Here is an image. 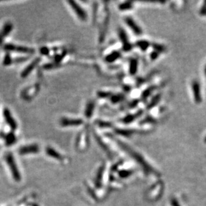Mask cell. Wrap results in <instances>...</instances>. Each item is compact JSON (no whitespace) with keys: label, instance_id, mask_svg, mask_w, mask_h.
I'll return each mask as SVG.
<instances>
[{"label":"cell","instance_id":"1","mask_svg":"<svg viewBox=\"0 0 206 206\" xmlns=\"http://www.w3.org/2000/svg\"><path fill=\"white\" fill-rule=\"evenodd\" d=\"M5 159L9 168L10 169L11 173H12L14 180L16 181H20L21 179V176L20 173H19V169L17 168L16 162L15 161V159L14 156H13L12 153L8 152L6 153L5 155Z\"/></svg>","mask_w":206,"mask_h":206},{"label":"cell","instance_id":"2","mask_svg":"<svg viewBox=\"0 0 206 206\" xmlns=\"http://www.w3.org/2000/svg\"><path fill=\"white\" fill-rule=\"evenodd\" d=\"M4 49L8 52H15L25 54H32L34 53V49L25 46L17 45L14 44H6L4 46Z\"/></svg>","mask_w":206,"mask_h":206},{"label":"cell","instance_id":"3","mask_svg":"<svg viewBox=\"0 0 206 206\" xmlns=\"http://www.w3.org/2000/svg\"><path fill=\"white\" fill-rule=\"evenodd\" d=\"M69 4L70 7L71 8L73 12H75L77 16L81 20L84 21H86L87 19V14L85 11L83 9L76 1H67Z\"/></svg>","mask_w":206,"mask_h":206},{"label":"cell","instance_id":"4","mask_svg":"<svg viewBox=\"0 0 206 206\" xmlns=\"http://www.w3.org/2000/svg\"><path fill=\"white\" fill-rule=\"evenodd\" d=\"M192 88L193 95H194V99L196 104H201V102H202V98H201L200 84H199L198 81H197L196 80L192 81Z\"/></svg>","mask_w":206,"mask_h":206},{"label":"cell","instance_id":"5","mask_svg":"<svg viewBox=\"0 0 206 206\" xmlns=\"http://www.w3.org/2000/svg\"><path fill=\"white\" fill-rule=\"evenodd\" d=\"M3 113L4 119L5 120L6 123H7V124L10 126V128L12 129V130L13 131L16 130L17 128V124L14 117H13L11 111L9 110L8 108H5L3 109Z\"/></svg>","mask_w":206,"mask_h":206},{"label":"cell","instance_id":"6","mask_svg":"<svg viewBox=\"0 0 206 206\" xmlns=\"http://www.w3.org/2000/svg\"><path fill=\"white\" fill-rule=\"evenodd\" d=\"M119 37L120 40L122 41V46H123V50L124 52H129L132 49V45L131 44L129 41L128 36L127 35L126 32H125L124 29H119Z\"/></svg>","mask_w":206,"mask_h":206},{"label":"cell","instance_id":"7","mask_svg":"<svg viewBox=\"0 0 206 206\" xmlns=\"http://www.w3.org/2000/svg\"><path fill=\"white\" fill-rule=\"evenodd\" d=\"M84 124L82 119H73V118H62L60 120V125L62 127L80 126Z\"/></svg>","mask_w":206,"mask_h":206},{"label":"cell","instance_id":"8","mask_svg":"<svg viewBox=\"0 0 206 206\" xmlns=\"http://www.w3.org/2000/svg\"><path fill=\"white\" fill-rule=\"evenodd\" d=\"M125 22L127 24V25L129 26V27L132 30V32L137 36H140L143 34V31L141 29V27L137 25L136 22L134 21V19L131 18V17H127L125 18Z\"/></svg>","mask_w":206,"mask_h":206},{"label":"cell","instance_id":"9","mask_svg":"<svg viewBox=\"0 0 206 206\" xmlns=\"http://www.w3.org/2000/svg\"><path fill=\"white\" fill-rule=\"evenodd\" d=\"M40 61L41 60L39 58H36L34 60H33L32 62H31L30 64L23 70L22 72H21V78H27L28 76H30V74L34 71V69L36 68L37 66H38V65L39 64V63L40 62Z\"/></svg>","mask_w":206,"mask_h":206},{"label":"cell","instance_id":"10","mask_svg":"<svg viewBox=\"0 0 206 206\" xmlns=\"http://www.w3.org/2000/svg\"><path fill=\"white\" fill-rule=\"evenodd\" d=\"M40 151L39 147L37 144H32V145H28L21 147L19 148V154L25 155L29 154V153H39Z\"/></svg>","mask_w":206,"mask_h":206},{"label":"cell","instance_id":"11","mask_svg":"<svg viewBox=\"0 0 206 206\" xmlns=\"http://www.w3.org/2000/svg\"><path fill=\"white\" fill-rule=\"evenodd\" d=\"M13 24L10 22L6 23L5 25H3V28H2L1 32H0V45L3 42V39L7 37L9 34L12 32L13 30Z\"/></svg>","mask_w":206,"mask_h":206},{"label":"cell","instance_id":"12","mask_svg":"<svg viewBox=\"0 0 206 206\" xmlns=\"http://www.w3.org/2000/svg\"><path fill=\"white\" fill-rule=\"evenodd\" d=\"M45 152L47 153V155H49V157H53L54 159H58V160H62L63 156L61 155L60 153L57 152L56 150H54V148H51V147H47L45 148Z\"/></svg>","mask_w":206,"mask_h":206},{"label":"cell","instance_id":"13","mask_svg":"<svg viewBox=\"0 0 206 206\" xmlns=\"http://www.w3.org/2000/svg\"><path fill=\"white\" fill-rule=\"evenodd\" d=\"M4 140H5V145L7 146H12V145L16 142L17 137L16 135H15V133L13 131L8 133L4 136Z\"/></svg>","mask_w":206,"mask_h":206},{"label":"cell","instance_id":"14","mask_svg":"<svg viewBox=\"0 0 206 206\" xmlns=\"http://www.w3.org/2000/svg\"><path fill=\"white\" fill-rule=\"evenodd\" d=\"M94 109H95V103L93 101H90L85 107L84 111V115H85V117L87 118H91L93 113Z\"/></svg>","mask_w":206,"mask_h":206},{"label":"cell","instance_id":"15","mask_svg":"<svg viewBox=\"0 0 206 206\" xmlns=\"http://www.w3.org/2000/svg\"><path fill=\"white\" fill-rule=\"evenodd\" d=\"M121 57V53L118 51H113L105 58V60L107 63H113Z\"/></svg>","mask_w":206,"mask_h":206},{"label":"cell","instance_id":"16","mask_svg":"<svg viewBox=\"0 0 206 206\" xmlns=\"http://www.w3.org/2000/svg\"><path fill=\"white\" fill-rule=\"evenodd\" d=\"M129 71L131 76H134L137 73L138 69V61L137 59L132 58L130 61Z\"/></svg>","mask_w":206,"mask_h":206},{"label":"cell","instance_id":"17","mask_svg":"<svg viewBox=\"0 0 206 206\" xmlns=\"http://www.w3.org/2000/svg\"><path fill=\"white\" fill-rule=\"evenodd\" d=\"M142 113V111H139V112L136 114H130L126 116H125V117L123 118L122 119V121L123 123H124V124H130L131 122H132L134 121V120L136 119V118L138 117V116H139Z\"/></svg>","mask_w":206,"mask_h":206},{"label":"cell","instance_id":"18","mask_svg":"<svg viewBox=\"0 0 206 206\" xmlns=\"http://www.w3.org/2000/svg\"><path fill=\"white\" fill-rule=\"evenodd\" d=\"M161 98V93H158L157 94V95H155L154 97L152 98V100H151L150 104H148V106H147V109H150L153 108L155 106H156V105L159 103V101H160Z\"/></svg>","mask_w":206,"mask_h":206},{"label":"cell","instance_id":"19","mask_svg":"<svg viewBox=\"0 0 206 206\" xmlns=\"http://www.w3.org/2000/svg\"><path fill=\"white\" fill-rule=\"evenodd\" d=\"M155 89H156V86H155V85H152V86L148 87V88H147L141 94L142 100H146L148 99Z\"/></svg>","mask_w":206,"mask_h":206},{"label":"cell","instance_id":"20","mask_svg":"<svg viewBox=\"0 0 206 206\" xmlns=\"http://www.w3.org/2000/svg\"><path fill=\"white\" fill-rule=\"evenodd\" d=\"M133 8V2L132 1H125L120 3L119 5V10L122 12L131 10Z\"/></svg>","mask_w":206,"mask_h":206},{"label":"cell","instance_id":"21","mask_svg":"<svg viewBox=\"0 0 206 206\" xmlns=\"http://www.w3.org/2000/svg\"><path fill=\"white\" fill-rule=\"evenodd\" d=\"M136 45L141 51L145 52L148 49V48L150 46V43L146 40H139L136 42Z\"/></svg>","mask_w":206,"mask_h":206},{"label":"cell","instance_id":"22","mask_svg":"<svg viewBox=\"0 0 206 206\" xmlns=\"http://www.w3.org/2000/svg\"><path fill=\"white\" fill-rule=\"evenodd\" d=\"M102 175H103V168H101L100 170L98 171L97 176L95 177V184L98 187H100V186L101 185V182H102Z\"/></svg>","mask_w":206,"mask_h":206},{"label":"cell","instance_id":"23","mask_svg":"<svg viewBox=\"0 0 206 206\" xmlns=\"http://www.w3.org/2000/svg\"><path fill=\"white\" fill-rule=\"evenodd\" d=\"M152 47L155 52H158L159 54L163 53L165 51V47L163 45L161 44H158V43H153L152 44Z\"/></svg>","mask_w":206,"mask_h":206},{"label":"cell","instance_id":"24","mask_svg":"<svg viewBox=\"0 0 206 206\" xmlns=\"http://www.w3.org/2000/svg\"><path fill=\"white\" fill-rule=\"evenodd\" d=\"M13 62V59L12 58V57L9 53H8L7 54L5 55V56H4L3 60V65H5V66H8V65H10L12 64Z\"/></svg>","mask_w":206,"mask_h":206},{"label":"cell","instance_id":"25","mask_svg":"<svg viewBox=\"0 0 206 206\" xmlns=\"http://www.w3.org/2000/svg\"><path fill=\"white\" fill-rule=\"evenodd\" d=\"M124 96L122 95V94H117V95H111V100L112 103L113 104H117V103H119L121 102L122 100L124 99Z\"/></svg>","mask_w":206,"mask_h":206},{"label":"cell","instance_id":"26","mask_svg":"<svg viewBox=\"0 0 206 206\" xmlns=\"http://www.w3.org/2000/svg\"><path fill=\"white\" fill-rule=\"evenodd\" d=\"M98 95L99 98H109V97H111V95H112V94H111L110 92H107V91H99L98 93Z\"/></svg>","mask_w":206,"mask_h":206},{"label":"cell","instance_id":"27","mask_svg":"<svg viewBox=\"0 0 206 206\" xmlns=\"http://www.w3.org/2000/svg\"><path fill=\"white\" fill-rule=\"evenodd\" d=\"M159 55V54L158 53V52L154 51V52H153L152 54H151L150 57H151V58H152V60H156L157 58H158Z\"/></svg>","mask_w":206,"mask_h":206},{"label":"cell","instance_id":"28","mask_svg":"<svg viewBox=\"0 0 206 206\" xmlns=\"http://www.w3.org/2000/svg\"><path fill=\"white\" fill-rule=\"evenodd\" d=\"M40 52L41 54L45 55V56H47V55H49V49H48V48L47 47H41L40 49Z\"/></svg>","mask_w":206,"mask_h":206},{"label":"cell","instance_id":"29","mask_svg":"<svg viewBox=\"0 0 206 206\" xmlns=\"http://www.w3.org/2000/svg\"><path fill=\"white\" fill-rule=\"evenodd\" d=\"M204 73H205V77H206V65H205V69H204Z\"/></svg>","mask_w":206,"mask_h":206},{"label":"cell","instance_id":"30","mask_svg":"<svg viewBox=\"0 0 206 206\" xmlns=\"http://www.w3.org/2000/svg\"><path fill=\"white\" fill-rule=\"evenodd\" d=\"M205 141H206V137H205Z\"/></svg>","mask_w":206,"mask_h":206}]
</instances>
